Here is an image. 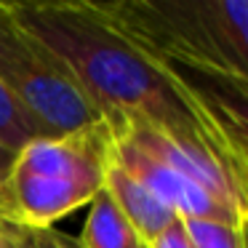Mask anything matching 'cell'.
<instances>
[{"label": "cell", "mask_w": 248, "mask_h": 248, "mask_svg": "<svg viewBox=\"0 0 248 248\" xmlns=\"http://www.w3.org/2000/svg\"><path fill=\"white\" fill-rule=\"evenodd\" d=\"M22 35L54 54L102 109L109 128L136 120L179 139L246 155L166 64L134 46L93 3H3Z\"/></svg>", "instance_id": "6da1fadb"}, {"label": "cell", "mask_w": 248, "mask_h": 248, "mask_svg": "<svg viewBox=\"0 0 248 248\" xmlns=\"http://www.w3.org/2000/svg\"><path fill=\"white\" fill-rule=\"evenodd\" d=\"M93 6L163 64L248 78V0H120Z\"/></svg>", "instance_id": "7a4b0ae2"}, {"label": "cell", "mask_w": 248, "mask_h": 248, "mask_svg": "<svg viewBox=\"0 0 248 248\" xmlns=\"http://www.w3.org/2000/svg\"><path fill=\"white\" fill-rule=\"evenodd\" d=\"M109 155V123L70 136L32 139L19 150L0 187V219L16 227H51L88 205L104 189Z\"/></svg>", "instance_id": "3957f363"}, {"label": "cell", "mask_w": 248, "mask_h": 248, "mask_svg": "<svg viewBox=\"0 0 248 248\" xmlns=\"http://www.w3.org/2000/svg\"><path fill=\"white\" fill-rule=\"evenodd\" d=\"M0 83L48 136H70L107 123L75 75L14 24L0 46Z\"/></svg>", "instance_id": "277c9868"}, {"label": "cell", "mask_w": 248, "mask_h": 248, "mask_svg": "<svg viewBox=\"0 0 248 248\" xmlns=\"http://www.w3.org/2000/svg\"><path fill=\"white\" fill-rule=\"evenodd\" d=\"M112 157L123 171H128L139 184H144L166 208H171L179 219H211V221H230V224H246L230 205L208 195L203 187L192 184L182 173L171 171L139 150L136 144L125 141L123 136H112Z\"/></svg>", "instance_id": "5b68a950"}, {"label": "cell", "mask_w": 248, "mask_h": 248, "mask_svg": "<svg viewBox=\"0 0 248 248\" xmlns=\"http://www.w3.org/2000/svg\"><path fill=\"white\" fill-rule=\"evenodd\" d=\"M168 70L198 96V102L219 120V125L248 157V78L211 70H182V67Z\"/></svg>", "instance_id": "8992f818"}, {"label": "cell", "mask_w": 248, "mask_h": 248, "mask_svg": "<svg viewBox=\"0 0 248 248\" xmlns=\"http://www.w3.org/2000/svg\"><path fill=\"white\" fill-rule=\"evenodd\" d=\"M104 192L115 200V205L120 208V214L128 219V224L139 232V237L144 243H150L152 237H157L173 219H179L171 208L160 203L144 184H139L128 171L115 163V157L109 155L107 171H104Z\"/></svg>", "instance_id": "52a82bcc"}, {"label": "cell", "mask_w": 248, "mask_h": 248, "mask_svg": "<svg viewBox=\"0 0 248 248\" xmlns=\"http://www.w3.org/2000/svg\"><path fill=\"white\" fill-rule=\"evenodd\" d=\"M78 243L83 248H147V243L104 189L88 203V216Z\"/></svg>", "instance_id": "ba28073f"}, {"label": "cell", "mask_w": 248, "mask_h": 248, "mask_svg": "<svg viewBox=\"0 0 248 248\" xmlns=\"http://www.w3.org/2000/svg\"><path fill=\"white\" fill-rule=\"evenodd\" d=\"M43 136H48L43 125L0 83V144L11 147V150H22L32 139H43Z\"/></svg>", "instance_id": "9c48e42d"}, {"label": "cell", "mask_w": 248, "mask_h": 248, "mask_svg": "<svg viewBox=\"0 0 248 248\" xmlns=\"http://www.w3.org/2000/svg\"><path fill=\"white\" fill-rule=\"evenodd\" d=\"M192 248H248L246 224L211 219H182Z\"/></svg>", "instance_id": "30bf717a"}, {"label": "cell", "mask_w": 248, "mask_h": 248, "mask_svg": "<svg viewBox=\"0 0 248 248\" xmlns=\"http://www.w3.org/2000/svg\"><path fill=\"white\" fill-rule=\"evenodd\" d=\"M24 248H83L78 240L56 232L54 227H22Z\"/></svg>", "instance_id": "8fae6325"}, {"label": "cell", "mask_w": 248, "mask_h": 248, "mask_svg": "<svg viewBox=\"0 0 248 248\" xmlns=\"http://www.w3.org/2000/svg\"><path fill=\"white\" fill-rule=\"evenodd\" d=\"M147 248H192V243L187 237V230H184L182 219H173L160 235L147 243Z\"/></svg>", "instance_id": "7c38bea8"}, {"label": "cell", "mask_w": 248, "mask_h": 248, "mask_svg": "<svg viewBox=\"0 0 248 248\" xmlns=\"http://www.w3.org/2000/svg\"><path fill=\"white\" fill-rule=\"evenodd\" d=\"M0 248H24L22 243V227L0 219Z\"/></svg>", "instance_id": "4fadbf2b"}, {"label": "cell", "mask_w": 248, "mask_h": 248, "mask_svg": "<svg viewBox=\"0 0 248 248\" xmlns=\"http://www.w3.org/2000/svg\"><path fill=\"white\" fill-rule=\"evenodd\" d=\"M16 155H19V150H11V147L0 144V187L6 184L8 173H11L14 163H16Z\"/></svg>", "instance_id": "5bb4252c"}, {"label": "cell", "mask_w": 248, "mask_h": 248, "mask_svg": "<svg viewBox=\"0 0 248 248\" xmlns=\"http://www.w3.org/2000/svg\"><path fill=\"white\" fill-rule=\"evenodd\" d=\"M8 32H11V22H8L6 8H3V3H0V46H3V40L8 38Z\"/></svg>", "instance_id": "9a60e30c"}, {"label": "cell", "mask_w": 248, "mask_h": 248, "mask_svg": "<svg viewBox=\"0 0 248 248\" xmlns=\"http://www.w3.org/2000/svg\"><path fill=\"white\" fill-rule=\"evenodd\" d=\"M246 237H248V221H246Z\"/></svg>", "instance_id": "2e32d148"}, {"label": "cell", "mask_w": 248, "mask_h": 248, "mask_svg": "<svg viewBox=\"0 0 248 248\" xmlns=\"http://www.w3.org/2000/svg\"><path fill=\"white\" fill-rule=\"evenodd\" d=\"M22 243H24V240H22Z\"/></svg>", "instance_id": "e0dca14e"}]
</instances>
